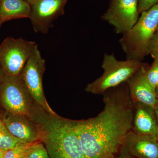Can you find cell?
Here are the masks:
<instances>
[{
	"label": "cell",
	"mask_w": 158,
	"mask_h": 158,
	"mask_svg": "<svg viewBox=\"0 0 158 158\" xmlns=\"http://www.w3.org/2000/svg\"><path fill=\"white\" fill-rule=\"evenodd\" d=\"M118 152V155L116 156V158H136L130 155L121 147Z\"/></svg>",
	"instance_id": "ffe728a7"
},
{
	"label": "cell",
	"mask_w": 158,
	"mask_h": 158,
	"mask_svg": "<svg viewBox=\"0 0 158 158\" xmlns=\"http://www.w3.org/2000/svg\"><path fill=\"white\" fill-rule=\"evenodd\" d=\"M1 0H0V8H1ZM3 23H2V20H1V16H0V27H1L2 25V24Z\"/></svg>",
	"instance_id": "4316f807"
},
{
	"label": "cell",
	"mask_w": 158,
	"mask_h": 158,
	"mask_svg": "<svg viewBox=\"0 0 158 158\" xmlns=\"http://www.w3.org/2000/svg\"><path fill=\"white\" fill-rule=\"evenodd\" d=\"M104 107L93 118L75 120L85 158L115 155L131 131L134 105L126 83L102 94Z\"/></svg>",
	"instance_id": "6da1fadb"
},
{
	"label": "cell",
	"mask_w": 158,
	"mask_h": 158,
	"mask_svg": "<svg viewBox=\"0 0 158 158\" xmlns=\"http://www.w3.org/2000/svg\"><path fill=\"white\" fill-rule=\"evenodd\" d=\"M20 143L22 142L9 132L0 116V150L6 152Z\"/></svg>",
	"instance_id": "5bb4252c"
},
{
	"label": "cell",
	"mask_w": 158,
	"mask_h": 158,
	"mask_svg": "<svg viewBox=\"0 0 158 158\" xmlns=\"http://www.w3.org/2000/svg\"><path fill=\"white\" fill-rule=\"evenodd\" d=\"M25 1H27L31 6H32V5H33V4L36 2L37 0H25Z\"/></svg>",
	"instance_id": "7402d4cb"
},
{
	"label": "cell",
	"mask_w": 158,
	"mask_h": 158,
	"mask_svg": "<svg viewBox=\"0 0 158 158\" xmlns=\"http://www.w3.org/2000/svg\"><path fill=\"white\" fill-rule=\"evenodd\" d=\"M2 23L17 19L30 18L31 6L25 0H1Z\"/></svg>",
	"instance_id": "4fadbf2b"
},
{
	"label": "cell",
	"mask_w": 158,
	"mask_h": 158,
	"mask_svg": "<svg viewBox=\"0 0 158 158\" xmlns=\"http://www.w3.org/2000/svg\"><path fill=\"white\" fill-rule=\"evenodd\" d=\"M155 111L156 116L158 124V106L156 107V109H155Z\"/></svg>",
	"instance_id": "cb8c5ba5"
},
{
	"label": "cell",
	"mask_w": 158,
	"mask_h": 158,
	"mask_svg": "<svg viewBox=\"0 0 158 158\" xmlns=\"http://www.w3.org/2000/svg\"><path fill=\"white\" fill-rule=\"evenodd\" d=\"M133 103L134 113L132 131L138 135L157 136L158 124L155 110L138 103Z\"/></svg>",
	"instance_id": "7c38bea8"
},
{
	"label": "cell",
	"mask_w": 158,
	"mask_h": 158,
	"mask_svg": "<svg viewBox=\"0 0 158 158\" xmlns=\"http://www.w3.org/2000/svg\"><path fill=\"white\" fill-rule=\"evenodd\" d=\"M158 4V0H138V11L139 14L150 9Z\"/></svg>",
	"instance_id": "d6986e66"
},
{
	"label": "cell",
	"mask_w": 158,
	"mask_h": 158,
	"mask_svg": "<svg viewBox=\"0 0 158 158\" xmlns=\"http://www.w3.org/2000/svg\"><path fill=\"white\" fill-rule=\"evenodd\" d=\"M156 32H158V27H157V29Z\"/></svg>",
	"instance_id": "83f0119b"
},
{
	"label": "cell",
	"mask_w": 158,
	"mask_h": 158,
	"mask_svg": "<svg viewBox=\"0 0 158 158\" xmlns=\"http://www.w3.org/2000/svg\"><path fill=\"white\" fill-rule=\"evenodd\" d=\"M35 41L7 37L0 44V66L5 76L19 75L34 51Z\"/></svg>",
	"instance_id": "277c9868"
},
{
	"label": "cell",
	"mask_w": 158,
	"mask_h": 158,
	"mask_svg": "<svg viewBox=\"0 0 158 158\" xmlns=\"http://www.w3.org/2000/svg\"><path fill=\"white\" fill-rule=\"evenodd\" d=\"M144 66L139 69L126 82L133 103H138L156 109L158 106V98L156 89L148 83Z\"/></svg>",
	"instance_id": "30bf717a"
},
{
	"label": "cell",
	"mask_w": 158,
	"mask_h": 158,
	"mask_svg": "<svg viewBox=\"0 0 158 158\" xmlns=\"http://www.w3.org/2000/svg\"><path fill=\"white\" fill-rule=\"evenodd\" d=\"M34 102L21 75L5 76L0 84V105L4 110L29 116Z\"/></svg>",
	"instance_id": "5b68a950"
},
{
	"label": "cell",
	"mask_w": 158,
	"mask_h": 158,
	"mask_svg": "<svg viewBox=\"0 0 158 158\" xmlns=\"http://www.w3.org/2000/svg\"><path fill=\"white\" fill-rule=\"evenodd\" d=\"M148 54H150L154 59L158 58V32H156L148 44Z\"/></svg>",
	"instance_id": "ac0fdd59"
},
{
	"label": "cell",
	"mask_w": 158,
	"mask_h": 158,
	"mask_svg": "<svg viewBox=\"0 0 158 158\" xmlns=\"http://www.w3.org/2000/svg\"><path fill=\"white\" fill-rule=\"evenodd\" d=\"M45 70V60L37 48L28 60L20 75L35 102L49 113L55 114L56 112L50 106L44 92L43 76Z\"/></svg>",
	"instance_id": "8992f818"
},
{
	"label": "cell",
	"mask_w": 158,
	"mask_h": 158,
	"mask_svg": "<svg viewBox=\"0 0 158 158\" xmlns=\"http://www.w3.org/2000/svg\"><path fill=\"white\" fill-rule=\"evenodd\" d=\"M0 116L11 135L26 144L40 141L38 128L29 116L13 114L4 110Z\"/></svg>",
	"instance_id": "9c48e42d"
},
{
	"label": "cell",
	"mask_w": 158,
	"mask_h": 158,
	"mask_svg": "<svg viewBox=\"0 0 158 158\" xmlns=\"http://www.w3.org/2000/svg\"><path fill=\"white\" fill-rule=\"evenodd\" d=\"M157 138L158 141V133L157 135Z\"/></svg>",
	"instance_id": "f1b7e54d"
},
{
	"label": "cell",
	"mask_w": 158,
	"mask_h": 158,
	"mask_svg": "<svg viewBox=\"0 0 158 158\" xmlns=\"http://www.w3.org/2000/svg\"><path fill=\"white\" fill-rule=\"evenodd\" d=\"M144 66L141 61L118 60L114 53H105L102 62V75L89 83L85 90L88 93L102 94L110 88L125 83L134 73Z\"/></svg>",
	"instance_id": "3957f363"
},
{
	"label": "cell",
	"mask_w": 158,
	"mask_h": 158,
	"mask_svg": "<svg viewBox=\"0 0 158 158\" xmlns=\"http://www.w3.org/2000/svg\"><path fill=\"white\" fill-rule=\"evenodd\" d=\"M156 94L157 97L158 98V85L157 86L156 88Z\"/></svg>",
	"instance_id": "484cf974"
},
{
	"label": "cell",
	"mask_w": 158,
	"mask_h": 158,
	"mask_svg": "<svg viewBox=\"0 0 158 158\" xmlns=\"http://www.w3.org/2000/svg\"><path fill=\"white\" fill-rule=\"evenodd\" d=\"M121 148L136 158H158L157 136L143 135L131 131L125 137Z\"/></svg>",
	"instance_id": "8fae6325"
},
{
	"label": "cell",
	"mask_w": 158,
	"mask_h": 158,
	"mask_svg": "<svg viewBox=\"0 0 158 158\" xmlns=\"http://www.w3.org/2000/svg\"><path fill=\"white\" fill-rule=\"evenodd\" d=\"M103 158H116V156H115V155L110 154L104 157Z\"/></svg>",
	"instance_id": "603a6c76"
},
{
	"label": "cell",
	"mask_w": 158,
	"mask_h": 158,
	"mask_svg": "<svg viewBox=\"0 0 158 158\" xmlns=\"http://www.w3.org/2000/svg\"><path fill=\"white\" fill-rule=\"evenodd\" d=\"M23 158H50L44 144L40 141L32 143L26 150Z\"/></svg>",
	"instance_id": "9a60e30c"
},
{
	"label": "cell",
	"mask_w": 158,
	"mask_h": 158,
	"mask_svg": "<svg viewBox=\"0 0 158 158\" xmlns=\"http://www.w3.org/2000/svg\"><path fill=\"white\" fill-rule=\"evenodd\" d=\"M31 144L19 143L13 148L5 152L3 158H23L26 150Z\"/></svg>",
	"instance_id": "2e32d148"
},
{
	"label": "cell",
	"mask_w": 158,
	"mask_h": 158,
	"mask_svg": "<svg viewBox=\"0 0 158 158\" xmlns=\"http://www.w3.org/2000/svg\"><path fill=\"white\" fill-rule=\"evenodd\" d=\"M5 76L2 69L1 66H0V84H1L2 81H3V79H4V77H5Z\"/></svg>",
	"instance_id": "44dd1931"
},
{
	"label": "cell",
	"mask_w": 158,
	"mask_h": 158,
	"mask_svg": "<svg viewBox=\"0 0 158 158\" xmlns=\"http://www.w3.org/2000/svg\"><path fill=\"white\" fill-rule=\"evenodd\" d=\"M4 152H5L2 151L0 150V158H3L4 156Z\"/></svg>",
	"instance_id": "d4e9b609"
},
{
	"label": "cell",
	"mask_w": 158,
	"mask_h": 158,
	"mask_svg": "<svg viewBox=\"0 0 158 158\" xmlns=\"http://www.w3.org/2000/svg\"><path fill=\"white\" fill-rule=\"evenodd\" d=\"M68 0H37L31 6L30 18L34 31L47 34L53 22L64 13Z\"/></svg>",
	"instance_id": "ba28073f"
},
{
	"label": "cell",
	"mask_w": 158,
	"mask_h": 158,
	"mask_svg": "<svg viewBox=\"0 0 158 158\" xmlns=\"http://www.w3.org/2000/svg\"><path fill=\"white\" fill-rule=\"evenodd\" d=\"M138 0H111L102 19L113 27L116 34H123L139 19Z\"/></svg>",
	"instance_id": "52a82bcc"
},
{
	"label": "cell",
	"mask_w": 158,
	"mask_h": 158,
	"mask_svg": "<svg viewBox=\"0 0 158 158\" xmlns=\"http://www.w3.org/2000/svg\"><path fill=\"white\" fill-rule=\"evenodd\" d=\"M136 23L119 40L126 59L141 61L148 54V44L156 32L158 4L141 13Z\"/></svg>",
	"instance_id": "7a4b0ae2"
},
{
	"label": "cell",
	"mask_w": 158,
	"mask_h": 158,
	"mask_svg": "<svg viewBox=\"0 0 158 158\" xmlns=\"http://www.w3.org/2000/svg\"><path fill=\"white\" fill-rule=\"evenodd\" d=\"M145 77L150 85L156 89L158 85V58L154 59L151 67L146 70Z\"/></svg>",
	"instance_id": "e0dca14e"
}]
</instances>
